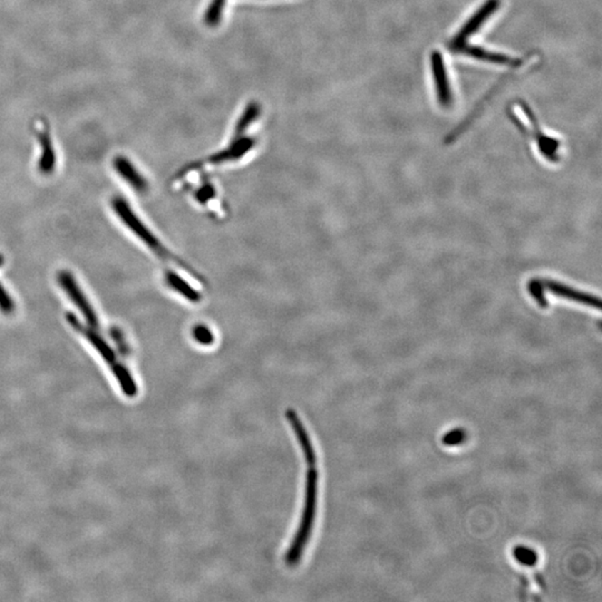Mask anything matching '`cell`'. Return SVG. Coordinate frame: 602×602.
I'll return each mask as SVG.
<instances>
[{
  "instance_id": "cell-1",
  "label": "cell",
  "mask_w": 602,
  "mask_h": 602,
  "mask_svg": "<svg viewBox=\"0 0 602 602\" xmlns=\"http://www.w3.org/2000/svg\"><path fill=\"white\" fill-rule=\"evenodd\" d=\"M506 115L529 143L534 146L544 161L551 164L561 161V140L544 132L536 113L526 101L521 98L511 101L506 106Z\"/></svg>"
},
{
  "instance_id": "cell-2",
  "label": "cell",
  "mask_w": 602,
  "mask_h": 602,
  "mask_svg": "<svg viewBox=\"0 0 602 602\" xmlns=\"http://www.w3.org/2000/svg\"><path fill=\"white\" fill-rule=\"evenodd\" d=\"M306 482H305L304 508L301 513L300 524L297 529L292 542L286 553V563L294 566L300 561L305 548L310 540L315 519H316L317 503H318V470L317 462L307 463Z\"/></svg>"
},
{
  "instance_id": "cell-3",
  "label": "cell",
  "mask_w": 602,
  "mask_h": 602,
  "mask_svg": "<svg viewBox=\"0 0 602 602\" xmlns=\"http://www.w3.org/2000/svg\"><path fill=\"white\" fill-rule=\"evenodd\" d=\"M67 320H68L69 325L79 334L82 335L83 337L86 338L87 342H90L95 350L98 352V355L103 358L105 364L108 366L113 375H114L123 394L128 397H136V394H138V386H136V380L131 375L128 368L118 360L116 352H114L112 346L102 336H100L98 332H95V328L81 324L78 320H76V317L68 315Z\"/></svg>"
},
{
  "instance_id": "cell-4",
  "label": "cell",
  "mask_w": 602,
  "mask_h": 602,
  "mask_svg": "<svg viewBox=\"0 0 602 602\" xmlns=\"http://www.w3.org/2000/svg\"><path fill=\"white\" fill-rule=\"evenodd\" d=\"M502 0H484L480 7L476 8L471 14L459 29L455 31L447 41V47L449 53L462 46L464 44L470 43L477 34L484 29L486 24L500 11Z\"/></svg>"
},
{
  "instance_id": "cell-5",
  "label": "cell",
  "mask_w": 602,
  "mask_h": 602,
  "mask_svg": "<svg viewBox=\"0 0 602 602\" xmlns=\"http://www.w3.org/2000/svg\"><path fill=\"white\" fill-rule=\"evenodd\" d=\"M113 209L115 213L120 218L124 225L128 227V230L132 231L133 235H136L138 239H140L146 247L150 249L152 252L155 253L158 258L164 259V260L175 261L172 253L170 252L161 241L158 240V238L150 233V229L144 225V223L136 217V213L133 212L132 208L126 203V200L122 198H115L112 202Z\"/></svg>"
},
{
  "instance_id": "cell-6",
  "label": "cell",
  "mask_w": 602,
  "mask_h": 602,
  "mask_svg": "<svg viewBox=\"0 0 602 602\" xmlns=\"http://www.w3.org/2000/svg\"><path fill=\"white\" fill-rule=\"evenodd\" d=\"M429 72L433 81L434 95L442 110H449L455 103V94L452 86L451 75L444 55L439 49L431 51L429 56Z\"/></svg>"
},
{
  "instance_id": "cell-7",
  "label": "cell",
  "mask_w": 602,
  "mask_h": 602,
  "mask_svg": "<svg viewBox=\"0 0 602 602\" xmlns=\"http://www.w3.org/2000/svg\"><path fill=\"white\" fill-rule=\"evenodd\" d=\"M528 290L530 296H532L534 301L538 300L544 294V291H549V294L553 295L558 298L571 300L578 304L586 305L593 308H600V300L592 296V295L572 288L566 283L560 281L552 280V279H534L530 280L528 285Z\"/></svg>"
},
{
  "instance_id": "cell-8",
  "label": "cell",
  "mask_w": 602,
  "mask_h": 602,
  "mask_svg": "<svg viewBox=\"0 0 602 602\" xmlns=\"http://www.w3.org/2000/svg\"><path fill=\"white\" fill-rule=\"evenodd\" d=\"M58 282L61 289L66 292L73 304L78 308L81 314L85 317L88 326L97 328L98 320H97L96 314L93 310L92 306L87 300L82 289L78 286V283L75 281L74 277L68 271H61L58 275Z\"/></svg>"
},
{
  "instance_id": "cell-9",
  "label": "cell",
  "mask_w": 602,
  "mask_h": 602,
  "mask_svg": "<svg viewBox=\"0 0 602 602\" xmlns=\"http://www.w3.org/2000/svg\"><path fill=\"white\" fill-rule=\"evenodd\" d=\"M34 128L41 148V155L39 162V171L49 173L55 168L56 156H55L54 146L51 142V131H49L46 118H41L36 120Z\"/></svg>"
},
{
  "instance_id": "cell-10",
  "label": "cell",
  "mask_w": 602,
  "mask_h": 602,
  "mask_svg": "<svg viewBox=\"0 0 602 602\" xmlns=\"http://www.w3.org/2000/svg\"><path fill=\"white\" fill-rule=\"evenodd\" d=\"M255 143V141L252 138H243V136L235 138V141L229 148L212 155L208 162L211 164H220L223 162L235 161L247 154L253 148Z\"/></svg>"
},
{
  "instance_id": "cell-11",
  "label": "cell",
  "mask_w": 602,
  "mask_h": 602,
  "mask_svg": "<svg viewBox=\"0 0 602 602\" xmlns=\"http://www.w3.org/2000/svg\"><path fill=\"white\" fill-rule=\"evenodd\" d=\"M114 168L116 172L128 182V184H130L133 189L140 192L146 191V187H148L146 179L141 175L140 172H138V170L128 161V158H124V156L115 158Z\"/></svg>"
},
{
  "instance_id": "cell-12",
  "label": "cell",
  "mask_w": 602,
  "mask_h": 602,
  "mask_svg": "<svg viewBox=\"0 0 602 602\" xmlns=\"http://www.w3.org/2000/svg\"><path fill=\"white\" fill-rule=\"evenodd\" d=\"M164 280L168 283V286L175 291L180 296L189 300L192 304L199 302L201 300L202 296L185 279L182 278L178 273L174 271L168 270L164 273Z\"/></svg>"
},
{
  "instance_id": "cell-13",
  "label": "cell",
  "mask_w": 602,
  "mask_h": 602,
  "mask_svg": "<svg viewBox=\"0 0 602 602\" xmlns=\"http://www.w3.org/2000/svg\"><path fill=\"white\" fill-rule=\"evenodd\" d=\"M261 108L258 102H250L243 111L235 128V138H240L247 128L255 122L260 115Z\"/></svg>"
},
{
  "instance_id": "cell-14",
  "label": "cell",
  "mask_w": 602,
  "mask_h": 602,
  "mask_svg": "<svg viewBox=\"0 0 602 602\" xmlns=\"http://www.w3.org/2000/svg\"><path fill=\"white\" fill-rule=\"evenodd\" d=\"M227 0H212L205 13V24L210 27H215L219 25L221 17H223V8H225Z\"/></svg>"
},
{
  "instance_id": "cell-15",
  "label": "cell",
  "mask_w": 602,
  "mask_h": 602,
  "mask_svg": "<svg viewBox=\"0 0 602 602\" xmlns=\"http://www.w3.org/2000/svg\"><path fill=\"white\" fill-rule=\"evenodd\" d=\"M513 556L519 563L526 566H534L539 560L538 553L526 546H516L514 551H513Z\"/></svg>"
},
{
  "instance_id": "cell-16",
  "label": "cell",
  "mask_w": 602,
  "mask_h": 602,
  "mask_svg": "<svg viewBox=\"0 0 602 602\" xmlns=\"http://www.w3.org/2000/svg\"><path fill=\"white\" fill-rule=\"evenodd\" d=\"M466 439V431L464 429H454L447 432L443 437V443L447 447H456L463 444Z\"/></svg>"
},
{
  "instance_id": "cell-17",
  "label": "cell",
  "mask_w": 602,
  "mask_h": 602,
  "mask_svg": "<svg viewBox=\"0 0 602 602\" xmlns=\"http://www.w3.org/2000/svg\"><path fill=\"white\" fill-rule=\"evenodd\" d=\"M205 185H202L197 192V199L200 203H209V202L215 200V190L212 187V184L209 182H205Z\"/></svg>"
},
{
  "instance_id": "cell-18",
  "label": "cell",
  "mask_w": 602,
  "mask_h": 602,
  "mask_svg": "<svg viewBox=\"0 0 602 602\" xmlns=\"http://www.w3.org/2000/svg\"><path fill=\"white\" fill-rule=\"evenodd\" d=\"M194 338L201 345H211L213 342V334L205 326H198L193 330Z\"/></svg>"
},
{
  "instance_id": "cell-19",
  "label": "cell",
  "mask_w": 602,
  "mask_h": 602,
  "mask_svg": "<svg viewBox=\"0 0 602 602\" xmlns=\"http://www.w3.org/2000/svg\"><path fill=\"white\" fill-rule=\"evenodd\" d=\"M0 310L8 314L13 310V301L8 296L7 292L4 290L3 286L0 285Z\"/></svg>"
}]
</instances>
